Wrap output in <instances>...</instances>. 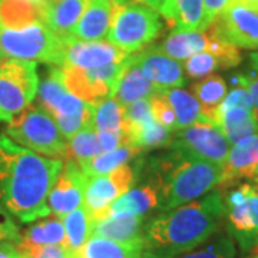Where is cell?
Returning a JSON list of instances; mask_svg holds the SVG:
<instances>
[{"label":"cell","mask_w":258,"mask_h":258,"mask_svg":"<svg viewBox=\"0 0 258 258\" xmlns=\"http://www.w3.org/2000/svg\"><path fill=\"white\" fill-rule=\"evenodd\" d=\"M62 168V159L43 157L0 134V204L25 224L49 217L47 197Z\"/></svg>","instance_id":"obj_1"},{"label":"cell","mask_w":258,"mask_h":258,"mask_svg":"<svg viewBox=\"0 0 258 258\" xmlns=\"http://www.w3.org/2000/svg\"><path fill=\"white\" fill-rule=\"evenodd\" d=\"M224 214L221 189L158 214L144 227V257L172 258L197 248L218 232Z\"/></svg>","instance_id":"obj_2"},{"label":"cell","mask_w":258,"mask_h":258,"mask_svg":"<svg viewBox=\"0 0 258 258\" xmlns=\"http://www.w3.org/2000/svg\"><path fill=\"white\" fill-rule=\"evenodd\" d=\"M145 168L148 181L158 188L161 212L200 200L221 184V165L185 157L172 149L151 158Z\"/></svg>","instance_id":"obj_3"},{"label":"cell","mask_w":258,"mask_h":258,"mask_svg":"<svg viewBox=\"0 0 258 258\" xmlns=\"http://www.w3.org/2000/svg\"><path fill=\"white\" fill-rule=\"evenodd\" d=\"M68 37L56 35L43 22H35L22 28L0 29V50L12 59L62 66Z\"/></svg>","instance_id":"obj_4"},{"label":"cell","mask_w":258,"mask_h":258,"mask_svg":"<svg viewBox=\"0 0 258 258\" xmlns=\"http://www.w3.org/2000/svg\"><path fill=\"white\" fill-rule=\"evenodd\" d=\"M113 19L106 40L125 53H135L152 43L162 32L157 12L139 3L113 0Z\"/></svg>","instance_id":"obj_5"},{"label":"cell","mask_w":258,"mask_h":258,"mask_svg":"<svg viewBox=\"0 0 258 258\" xmlns=\"http://www.w3.org/2000/svg\"><path fill=\"white\" fill-rule=\"evenodd\" d=\"M6 134L19 145L40 155L68 159V141L55 119L42 106H29L6 128Z\"/></svg>","instance_id":"obj_6"},{"label":"cell","mask_w":258,"mask_h":258,"mask_svg":"<svg viewBox=\"0 0 258 258\" xmlns=\"http://www.w3.org/2000/svg\"><path fill=\"white\" fill-rule=\"evenodd\" d=\"M39 82L37 63L5 57L0 63V122H10L30 106Z\"/></svg>","instance_id":"obj_7"},{"label":"cell","mask_w":258,"mask_h":258,"mask_svg":"<svg viewBox=\"0 0 258 258\" xmlns=\"http://www.w3.org/2000/svg\"><path fill=\"white\" fill-rule=\"evenodd\" d=\"M227 232L242 252L252 251L258 242V182L234 186L224 197Z\"/></svg>","instance_id":"obj_8"},{"label":"cell","mask_w":258,"mask_h":258,"mask_svg":"<svg viewBox=\"0 0 258 258\" xmlns=\"http://www.w3.org/2000/svg\"><path fill=\"white\" fill-rule=\"evenodd\" d=\"M232 86L215 112L212 123L221 129L230 144L234 145L241 139L257 134L258 113L241 74L232 76Z\"/></svg>","instance_id":"obj_9"},{"label":"cell","mask_w":258,"mask_h":258,"mask_svg":"<svg viewBox=\"0 0 258 258\" xmlns=\"http://www.w3.org/2000/svg\"><path fill=\"white\" fill-rule=\"evenodd\" d=\"M210 29L231 46L258 50V0H230Z\"/></svg>","instance_id":"obj_10"},{"label":"cell","mask_w":258,"mask_h":258,"mask_svg":"<svg viewBox=\"0 0 258 258\" xmlns=\"http://www.w3.org/2000/svg\"><path fill=\"white\" fill-rule=\"evenodd\" d=\"M166 148L185 157L224 166L230 154L231 144L217 125L198 122L188 128L174 131L172 139Z\"/></svg>","instance_id":"obj_11"},{"label":"cell","mask_w":258,"mask_h":258,"mask_svg":"<svg viewBox=\"0 0 258 258\" xmlns=\"http://www.w3.org/2000/svg\"><path fill=\"white\" fill-rule=\"evenodd\" d=\"M123 68L125 60L99 68L60 66V71L69 92L83 101L98 102L115 95Z\"/></svg>","instance_id":"obj_12"},{"label":"cell","mask_w":258,"mask_h":258,"mask_svg":"<svg viewBox=\"0 0 258 258\" xmlns=\"http://www.w3.org/2000/svg\"><path fill=\"white\" fill-rule=\"evenodd\" d=\"M137 178V168H132L128 164L118 166L105 175L89 178L85 188L83 205L89 211L93 221L108 217L112 203L134 188Z\"/></svg>","instance_id":"obj_13"},{"label":"cell","mask_w":258,"mask_h":258,"mask_svg":"<svg viewBox=\"0 0 258 258\" xmlns=\"http://www.w3.org/2000/svg\"><path fill=\"white\" fill-rule=\"evenodd\" d=\"M88 179L89 178L76 161H63V168L47 197L50 215H55L62 220L64 215L83 205Z\"/></svg>","instance_id":"obj_14"},{"label":"cell","mask_w":258,"mask_h":258,"mask_svg":"<svg viewBox=\"0 0 258 258\" xmlns=\"http://www.w3.org/2000/svg\"><path fill=\"white\" fill-rule=\"evenodd\" d=\"M132 60L158 89L181 88L185 85L184 66L164 53L159 46H149L131 53Z\"/></svg>","instance_id":"obj_15"},{"label":"cell","mask_w":258,"mask_h":258,"mask_svg":"<svg viewBox=\"0 0 258 258\" xmlns=\"http://www.w3.org/2000/svg\"><path fill=\"white\" fill-rule=\"evenodd\" d=\"M241 179L258 182V132L231 147L228 158L222 166L221 184L218 188L225 189Z\"/></svg>","instance_id":"obj_16"},{"label":"cell","mask_w":258,"mask_h":258,"mask_svg":"<svg viewBox=\"0 0 258 258\" xmlns=\"http://www.w3.org/2000/svg\"><path fill=\"white\" fill-rule=\"evenodd\" d=\"M128 56V53L122 52L109 42H101V40L86 42L69 36L66 42L62 66L99 68L105 64L123 62L126 60Z\"/></svg>","instance_id":"obj_17"},{"label":"cell","mask_w":258,"mask_h":258,"mask_svg":"<svg viewBox=\"0 0 258 258\" xmlns=\"http://www.w3.org/2000/svg\"><path fill=\"white\" fill-rule=\"evenodd\" d=\"M113 0H88L71 36L86 42L106 39L113 19Z\"/></svg>","instance_id":"obj_18"},{"label":"cell","mask_w":258,"mask_h":258,"mask_svg":"<svg viewBox=\"0 0 258 258\" xmlns=\"http://www.w3.org/2000/svg\"><path fill=\"white\" fill-rule=\"evenodd\" d=\"M86 3L88 0H43L40 2L42 22L56 35L71 36Z\"/></svg>","instance_id":"obj_19"},{"label":"cell","mask_w":258,"mask_h":258,"mask_svg":"<svg viewBox=\"0 0 258 258\" xmlns=\"http://www.w3.org/2000/svg\"><path fill=\"white\" fill-rule=\"evenodd\" d=\"M155 210H159V192L155 185L147 181L137 188H131L128 192L120 195L116 201H113L109 207L108 217H144L148 212Z\"/></svg>","instance_id":"obj_20"},{"label":"cell","mask_w":258,"mask_h":258,"mask_svg":"<svg viewBox=\"0 0 258 258\" xmlns=\"http://www.w3.org/2000/svg\"><path fill=\"white\" fill-rule=\"evenodd\" d=\"M205 0H164L158 13L166 20L172 32H201Z\"/></svg>","instance_id":"obj_21"},{"label":"cell","mask_w":258,"mask_h":258,"mask_svg":"<svg viewBox=\"0 0 258 258\" xmlns=\"http://www.w3.org/2000/svg\"><path fill=\"white\" fill-rule=\"evenodd\" d=\"M158 91V86L151 82L145 75L141 72L138 66L132 60L131 55L125 60V68L120 75L119 82L115 91V98L120 105L128 106L141 99H149Z\"/></svg>","instance_id":"obj_22"},{"label":"cell","mask_w":258,"mask_h":258,"mask_svg":"<svg viewBox=\"0 0 258 258\" xmlns=\"http://www.w3.org/2000/svg\"><path fill=\"white\" fill-rule=\"evenodd\" d=\"M144 217H105L93 222L92 235L125 244H144Z\"/></svg>","instance_id":"obj_23"},{"label":"cell","mask_w":258,"mask_h":258,"mask_svg":"<svg viewBox=\"0 0 258 258\" xmlns=\"http://www.w3.org/2000/svg\"><path fill=\"white\" fill-rule=\"evenodd\" d=\"M19 248L43 247V245H66L63 221L57 217L36 220L23 231H20Z\"/></svg>","instance_id":"obj_24"},{"label":"cell","mask_w":258,"mask_h":258,"mask_svg":"<svg viewBox=\"0 0 258 258\" xmlns=\"http://www.w3.org/2000/svg\"><path fill=\"white\" fill-rule=\"evenodd\" d=\"M164 93L168 102L171 103L175 112L176 129H184L198 122H208L203 113V108L200 102L192 93L185 91L182 88H171V89H159ZM211 123V122H210Z\"/></svg>","instance_id":"obj_25"},{"label":"cell","mask_w":258,"mask_h":258,"mask_svg":"<svg viewBox=\"0 0 258 258\" xmlns=\"http://www.w3.org/2000/svg\"><path fill=\"white\" fill-rule=\"evenodd\" d=\"M81 258H145L144 244H125L92 235L81 251Z\"/></svg>","instance_id":"obj_26"},{"label":"cell","mask_w":258,"mask_h":258,"mask_svg":"<svg viewBox=\"0 0 258 258\" xmlns=\"http://www.w3.org/2000/svg\"><path fill=\"white\" fill-rule=\"evenodd\" d=\"M194 96L200 102L205 119L214 120V115L228 93V83L221 75L212 74L192 85Z\"/></svg>","instance_id":"obj_27"},{"label":"cell","mask_w":258,"mask_h":258,"mask_svg":"<svg viewBox=\"0 0 258 258\" xmlns=\"http://www.w3.org/2000/svg\"><path fill=\"white\" fill-rule=\"evenodd\" d=\"M42 22L40 2L0 0V29H16Z\"/></svg>","instance_id":"obj_28"},{"label":"cell","mask_w":258,"mask_h":258,"mask_svg":"<svg viewBox=\"0 0 258 258\" xmlns=\"http://www.w3.org/2000/svg\"><path fill=\"white\" fill-rule=\"evenodd\" d=\"M126 144L137 148L139 151L152 149V148H166L169 145L174 131L162 126L157 120H152L142 126L128 128L123 131Z\"/></svg>","instance_id":"obj_29"},{"label":"cell","mask_w":258,"mask_h":258,"mask_svg":"<svg viewBox=\"0 0 258 258\" xmlns=\"http://www.w3.org/2000/svg\"><path fill=\"white\" fill-rule=\"evenodd\" d=\"M62 221L66 232V247L74 252H79L86 241L92 237L93 218L86 207L81 205L75 211L64 215Z\"/></svg>","instance_id":"obj_30"},{"label":"cell","mask_w":258,"mask_h":258,"mask_svg":"<svg viewBox=\"0 0 258 258\" xmlns=\"http://www.w3.org/2000/svg\"><path fill=\"white\" fill-rule=\"evenodd\" d=\"M139 152H141L139 149L131 147V145H122L113 151L102 152L99 155L91 158L85 162H81L79 165L88 178L105 175L113 169H116L118 166L128 164L129 159L137 157Z\"/></svg>","instance_id":"obj_31"},{"label":"cell","mask_w":258,"mask_h":258,"mask_svg":"<svg viewBox=\"0 0 258 258\" xmlns=\"http://www.w3.org/2000/svg\"><path fill=\"white\" fill-rule=\"evenodd\" d=\"M93 103L92 126L96 132H118L123 131L125 106L115 96H108Z\"/></svg>","instance_id":"obj_32"},{"label":"cell","mask_w":258,"mask_h":258,"mask_svg":"<svg viewBox=\"0 0 258 258\" xmlns=\"http://www.w3.org/2000/svg\"><path fill=\"white\" fill-rule=\"evenodd\" d=\"M103 152L98 132L93 126L79 131L76 135L68 139V159H74L78 164Z\"/></svg>","instance_id":"obj_33"},{"label":"cell","mask_w":258,"mask_h":258,"mask_svg":"<svg viewBox=\"0 0 258 258\" xmlns=\"http://www.w3.org/2000/svg\"><path fill=\"white\" fill-rule=\"evenodd\" d=\"M235 242L230 235H218L210 238L197 248L189 249L172 258H235Z\"/></svg>","instance_id":"obj_34"},{"label":"cell","mask_w":258,"mask_h":258,"mask_svg":"<svg viewBox=\"0 0 258 258\" xmlns=\"http://www.w3.org/2000/svg\"><path fill=\"white\" fill-rule=\"evenodd\" d=\"M185 74L191 79H203L220 69H228L221 57L212 52H201L185 60Z\"/></svg>","instance_id":"obj_35"},{"label":"cell","mask_w":258,"mask_h":258,"mask_svg":"<svg viewBox=\"0 0 258 258\" xmlns=\"http://www.w3.org/2000/svg\"><path fill=\"white\" fill-rule=\"evenodd\" d=\"M149 103H151V111H152L154 119L157 120L158 123H161L162 126L171 129V131H175V112L172 109L171 103L164 96V93L158 89L157 92L149 98Z\"/></svg>","instance_id":"obj_36"},{"label":"cell","mask_w":258,"mask_h":258,"mask_svg":"<svg viewBox=\"0 0 258 258\" xmlns=\"http://www.w3.org/2000/svg\"><path fill=\"white\" fill-rule=\"evenodd\" d=\"M152 111L149 99H141L134 102L128 106H125V122H123V131L128 128H137L142 126L145 123L152 122Z\"/></svg>","instance_id":"obj_37"},{"label":"cell","mask_w":258,"mask_h":258,"mask_svg":"<svg viewBox=\"0 0 258 258\" xmlns=\"http://www.w3.org/2000/svg\"><path fill=\"white\" fill-rule=\"evenodd\" d=\"M25 258H74L75 254L66 245H43V247H30L20 248Z\"/></svg>","instance_id":"obj_38"},{"label":"cell","mask_w":258,"mask_h":258,"mask_svg":"<svg viewBox=\"0 0 258 258\" xmlns=\"http://www.w3.org/2000/svg\"><path fill=\"white\" fill-rule=\"evenodd\" d=\"M0 241H13L19 244L20 241V230L18 224L2 204H0Z\"/></svg>","instance_id":"obj_39"},{"label":"cell","mask_w":258,"mask_h":258,"mask_svg":"<svg viewBox=\"0 0 258 258\" xmlns=\"http://www.w3.org/2000/svg\"><path fill=\"white\" fill-rule=\"evenodd\" d=\"M98 137H99V141H101L103 152L113 151V149L122 147V145H128L123 131H118V132H98Z\"/></svg>","instance_id":"obj_40"},{"label":"cell","mask_w":258,"mask_h":258,"mask_svg":"<svg viewBox=\"0 0 258 258\" xmlns=\"http://www.w3.org/2000/svg\"><path fill=\"white\" fill-rule=\"evenodd\" d=\"M230 0H205V12H204L203 30L208 29L212 22L221 13V10L227 6Z\"/></svg>","instance_id":"obj_41"},{"label":"cell","mask_w":258,"mask_h":258,"mask_svg":"<svg viewBox=\"0 0 258 258\" xmlns=\"http://www.w3.org/2000/svg\"><path fill=\"white\" fill-rule=\"evenodd\" d=\"M0 258H25V255L16 242L0 241Z\"/></svg>","instance_id":"obj_42"},{"label":"cell","mask_w":258,"mask_h":258,"mask_svg":"<svg viewBox=\"0 0 258 258\" xmlns=\"http://www.w3.org/2000/svg\"><path fill=\"white\" fill-rule=\"evenodd\" d=\"M242 82L247 86V89L251 93V98L254 102V108L258 113V76H248V75H242Z\"/></svg>","instance_id":"obj_43"},{"label":"cell","mask_w":258,"mask_h":258,"mask_svg":"<svg viewBox=\"0 0 258 258\" xmlns=\"http://www.w3.org/2000/svg\"><path fill=\"white\" fill-rule=\"evenodd\" d=\"M135 3H139V5H145L148 8L154 9L155 12H159L162 5H164V0H134Z\"/></svg>","instance_id":"obj_44"},{"label":"cell","mask_w":258,"mask_h":258,"mask_svg":"<svg viewBox=\"0 0 258 258\" xmlns=\"http://www.w3.org/2000/svg\"><path fill=\"white\" fill-rule=\"evenodd\" d=\"M249 63H251L252 71L258 75V52H252L249 55Z\"/></svg>","instance_id":"obj_45"},{"label":"cell","mask_w":258,"mask_h":258,"mask_svg":"<svg viewBox=\"0 0 258 258\" xmlns=\"http://www.w3.org/2000/svg\"><path fill=\"white\" fill-rule=\"evenodd\" d=\"M5 57H6V56L3 55V52H2V50H0V63H2V62H3V60H5Z\"/></svg>","instance_id":"obj_46"},{"label":"cell","mask_w":258,"mask_h":258,"mask_svg":"<svg viewBox=\"0 0 258 258\" xmlns=\"http://www.w3.org/2000/svg\"><path fill=\"white\" fill-rule=\"evenodd\" d=\"M252 252H254V254H258V242H257V245L252 248Z\"/></svg>","instance_id":"obj_47"},{"label":"cell","mask_w":258,"mask_h":258,"mask_svg":"<svg viewBox=\"0 0 258 258\" xmlns=\"http://www.w3.org/2000/svg\"><path fill=\"white\" fill-rule=\"evenodd\" d=\"M249 258H258V254H254L252 257H249Z\"/></svg>","instance_id":"obj_48"},{"label":"cell","mask_w":258,"mask_h":258,"mask_svg":"<svg viewBox=\"0 0 258 258\" xmlns=\"http://www.w3.org/2000/svg\"><path fill=\"white\" fill-rule=\"evenodd\" d=\"M74 258H81V257H79V254H75Z\"/></svg>","instance_id":"obj_49"},{"label":"cell","mask_w":258,"mask_h":258,"mask_svg":"<svg viewBox=\"0 0 258 258\" xmlns=\"http://www.w3.org/2000/svg\"><path fill=\"white\" fill-rule=\"evenodd\" d=\"M33 2H43V0H33Z\"/></svg>","instance_id":"obj_50"}]
</instances>
